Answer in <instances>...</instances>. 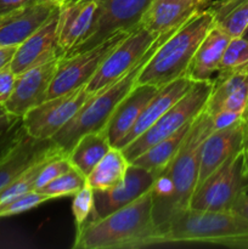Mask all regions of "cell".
<instances>
[{
  "label": "cell",
  "mask_w": 248,
  "mask_h": 249,
  "mask_svg": "<svg viewBox=\"0 0 248 249\" xmlns=\"http://www.w3.org/2000/svg\"><path fill=\"white\" fill-rule=\"evenodd\" d=\"M212 82L213 88L204 108L209 114L216 113L224 100L229 96L248 90V63L229 70H220Z\"/></svg>",
  "instance_id": "4316f807"
},
{
  "label": "cell",
  "mask_w": 248,
  "mask_h": 249,
  "mask_svg": "<svg viewBox=\"0 0 248 249\" xmlns=\"http://www.w3.org/2000/svg\"><path fill=\"white\" fill-rule=\"evenodd\" d=\"M40 0H0V16L11 14Z\"/></svg>",
  "instance_id": "e575fe53"
},
{
  "label": "cell",
  "mask_w": 248,
  "mask_h": 249,
  "mask_svg": "<svg viewBox=\"0 0 248 249\" xmlns=\"http://www.w3.org/2000/svg\"><path fill=\"white\" fill-rule=\"evenodd\" d=\"M130 32H118L94 48L73 55H63L58 61L55 75L46 94V100L67 94L87 85L101 67L107 56L128 36Z\"/></svg>",
  "instance_id": "ba28073f"
},
{
  "label": "cell",
  "mask_w": 248,
  "mask_h": 249,
  "mask_svg": "<svg viewBox=\"0 0 248 249\" xmlns=\"http://www.w3.org/2000/svg\"><path fill=\"white\" fill-rule=\"evenodd\" d=\"M58 10L21 45L17 46L10 67L17 75L32 67L65 55L58 46Z\"/></svg>",
  "instance_id": "5bb4252c"
},
{
  "label": "cell",
  "mask_w": 248,
  "mask_h": 249,
  "mask_svg": "<svg viewBox=\"0 0 248 249\" xmlns=\"http://www.w3.org/2000/svg\"><path fill=\"white\" fill-rule=\"evenodd\" d=\"M55 1H57V2H58V1H61V0H55Z\"/></svg>",
  "instance_id": "ee69618b"
},
{
  "label": "cell",
  "mask_w": 248,
  "mask_h": 249,
  "mask_svg": "<svg viewBox=\"0 0 248 249\" xmlns=\"http://www.w3.org/2000/svg\"><path fill=\"white\" fill-rule=\"evenodd\" d=\"M61 57L53 58L17 75L14 91L4 104V107L10 114L23 117L33 107L45 101Z\"/></svg>",
  "instance_id": "7c38bea8"
},
{
  "label": "cell",
  "mask_w": 248,
  "mask_h": 249,
  "mask_svg": "<svg viewBox=\"0 0 248 249\" xmlns=\"http://www.w3.org/2000/svg\"><path fill=\"white\" fill-rule=\"evenodd\" d=\"M17 74L12 71L10 65L0 70V105H4L14 91Z\"/></svg>",
  "instance_id": "836d02e7"
},
{
  "label": "cell",
  "mask_w": 248,
  "mask_h": 249,
  "mask_svg": "<svg viewBox=\"0 0 248 249\" xmlns=\"http://www.w3.org/2000/svg\"><path fill=\"white\" fill-rule=\"evenodd\" d=\"M57 151L62 150L53 140H39L26 134L0 158V191L21 177L32 165Z\"/></svg>",
  "instance_id": "e0dca14e"
},
{
  "label": "cell",
  "mask_w": 248,
  "mask_h": 249,
  "mask_svg": "<svg viewBox=\"0 0 248 249\" xmlns=\"http://www.w3.org/2000/svg\"><path fill=\"white\" fill-rule=\"evenodd\" d=\"M242 118L246 123V135H245V146H243V152L248 151V104L246 106L245 112L242 114Z\"/></svg>",
  "instance_id": "f35d334b"
},
{
  "label": "cell",
  "mask_w": 248,
  "mask_h": 249,
  "mask_svg": "<svg viewBox=\"0 0 248 249\" xmlns=\"http://www.w3.org/2000/svg\"><path fill=\"white\" fill-rule=\"evenodd\" d=\"M201 243L248 249V219L233 212L187 208L169 219L159 230L158 245Z\"/></svg>",
  "instance_id": "7a4b0ae2"
},
{
  "label": "cell",
  "mask_w": 248,
  "mask_h": 249,
  "mask_svg": "<svg viewBox=\"0 0 248 249\" xmlns=\"http://www.w3.org/2000/svg\"><path fill=\"white\" fill-rule=\"evenodd\" d=\"M231 36L213 26L197 48L185 75L192 82H204L213 79V75L220 70L224 51Z\"/></svg>",
  "instance_id": "7402d4cb"
},
{
  "label": "cell",
  "mask_w": 248,
  "mask_h": 249,
  "mask_svg": "<svg viewBox=\"0 0 248 249\" xmlns=\"http://www.w3.org/2000/svg\"><path fill=\"white\" fill-rule=\"evenodd\" d=\"M192 123H194V122H192ZM192 123L184 126V128L180 129V130H177V133L173 134V135L163 139L159 142L151 146L150 148H147L145 152L141 153L139 157H136L135 160H131L130 163L131 164L139 165V167L148 170V172L152 173L155 177L159 175L160 173L170 164L173 158L175 157L177 151L180 150L181 145L184 143L185 139H186L187 134H189V130L190 128H191Z\"/></svg>",
  "instance_id": "cb8c5ba5"
},
{
  "label": "cell",
  "mask_w": 248,
  "mask_h": 249,
  "mask_svg": "<svg viewBox=\"0 0 248 249\" xmlns=\"http://www.w3.org/2000/svg\"><path fill=\"white\" fill-rule=\"evenodd\" d=\"M182 1L191 2V4H196V5H198V4H197V0H182Z\"/></svg>",
  "instance_id": "7bdbcfd3"
},
{
  "label": "cell",
  "mask_w": 248,
  "mask_h": 249,
  "mask_svg": "<svg viewBox=\"0 0 248 249\" xmlns=\"http://www.w3.org/2000/svg\"><path fill=\"white\" fill-rule=\"evenodd\" d=\"M58 10L55 0H40L0 16V46H18Z\"/></svg>",
  "instance_id": "2e32d148"
},
{
  "label": "cell",
  "mask_w": 248,
  "mask_h": 249,
  "mask_svg": "<svg viewBox=\"0 0 248 249\" xmlns=\"http://www.w3.org/2000/svg\"><path fill=\"white\" fill-rule=\"evenodd\" d=\"M211 1L212 0H197V4H198V6L201 7V9H204Z\"/></svg>",
  "instance_id": "60d3db41"
},
{
  "label": "cell",
  "mask_w": 248,
  "mask_h": 249,
  "mask_svg": "<svg viewBox=\"0 0 248 249\" xmlns=\"http://www.w3.org/2000/svg\"><path fill=\"white\" fill-rule=\"evenodd\" d=\"M246 192H248V175L243 167V151H240L195 190L189 208L228 212Z\"/></svg>",
  "instance_id": "52a82bcc"
},
{
  "label": "cell",
  "mask_w": 248,
  "mask_h": 249,
  "mask_svg": "<svg viewBox=\"0 0 248 249\" xmlns=\"http://www.w3.org/2000/svg\"><path fill=\"white\" fill-rule=\"evenodd\" d=\"M172 32L158 36L147 50V53H145V56L126 74H124L123 77L119 78L112 84L105 87L100 91L92 94L89 100L83 105L82 108L75 113V116L51 139L53 143L68 155L75 142L79 140L80 136L88 133H92V131L105 130L114 109L130 92V90L135 87L141 71L150 61V58L152 57L160 43L164 40L165 36Z\"/></svg>",
  "instance_id": "277c9868"
},
{
  "label": "cell",
  "mask_w": 248,
  "mask_h": 249,
  "mask_svg": "<svg viewBox=\"0 0 248 249\" xmlns=\"http://www.w3.org/2000/svg\"><path fill=\"white\" fill-rule=\"evenodd\" d=\"M243 38H246V39H247V40H248V27H247V29H246V31H245V33H243Z\"/></svg>",
  "instance_id": "b9f144b4"
},
{
  "label": "cell",
  "mask_w": 248,
  "mask_h": 249,
  "mask_svg": "<svg viewBox=\"0 0 248 249\" xmlns=\"http://www.w3.org/2000/svg\"><path fill=\"white\" fill-rule=\"evenodd\" d=\"M26 130L23 128V123H22V118L15 119L7 125H4L0 128V158L10 150L14 147L24 135H26Z\"/></svg>",
  "instance_id": "d6a6232c"
},
{
  "label": "cell",
  "mask_w": 248,
  "mask_h": 249,
  "mask_svg": "<svg viewBox=\"0 0 248 249\" xmlns=\"http://www.w3.org/2000/svg\"><path fill=\"white\" fill-rule=\"evenodd\" d=\"M85 185H87V177L72 165L68 172L49 182L38 192L46 195L51 199H55L61 198V197L74 196Z\"/></svg>",
  "instance_id": "83f0119b"
},
{
  "label": "cell",
  "mask_w": 248,
  "mask_h": 249,
  "mask_svg": "<svg viewBox=\"0 0 248 249\" xmlns=\"http://www.w3.org/2000/svg\"><path fill=\"white\" fill-rule=\"evenodd\" d=\"M157 38L148 33L142 27H136L107 56L101 67L85 85V89L90 94H95L123 77L138 65L139 61L145 56Z\"/></svg>",
  "instance_id": "8fae6325"
},
{
  "label": "cell",
  "mask_w": 248,
  "mask_h": 249,
  "mask_svg": "<svg viewBox=\"0 0 248 249\" xmlns=\"http://www.w3.org/2000/svg\"><path fill=\"white\" fill-rule=\"evenodd\" d=\"M48 201H51L50 197L33 190V191L27 192V194L0 206V218H7V216L24 213V212L36 208Z\"/></svg>",
  "instance_id": "f1b7e54d"
},
{
  "label": "cell",
  "mask_w": 248,
  "mask_h": 249,
  "mask_svg": "<svg viewBox=\"0 0 248 249\" xmlns=\"http://www.w3.org/2000/svg\"><path fill=\"white\" fill-rule=\"evenodd\" d=\"M96 0H61L58 1V46L67 53L85 36L94 21Z\"/></svg>",
  "instance_id": "ac0fdd59"
},
{
  "label": "cell",
  "mask_w": 248,
  "mask_h": 249,
  "mask_svg": "<svg viewBox=\"0 0 248 249\" xmlns=\"http://www.w3.org/2000/svg\"><path fill=\"white\" fill-rule=\"evenodd\" d=\"M212 131H214L212 116L203 111L194 121L184 143L170 164L160 173L169 179L173 191L164 203L153 208V219L158 230L173 215L189 208L198 180L202 145Z\"/></svg>",
  "instance_id": "5b68a950"
},
{
  "label": "cell",
  "mask_w": 248,
  "mask_h": 249,
  "mask_svg": "<svg viewBox=\"0 0 248 249\" xmlns=\"http://www.w3.org/2000/svg\"><path fill=\"white\" fill-rule=\"evenodd\" d=\"M90 94L84 87L45 100L22 117L26 133L39 140H51L89 100Z\"/></svg>",
  "instance_id": "30bf717a"
},
{
  "label": "cell",
  "mask_w": 248,
  "mask_h": 249,
  "mask_svg": "<svg viewBox=\"0 0 248 249\" xmlns=\"http://www.w3.org/2000/svg\"><path fill=\"white\" fill-rule=\"evenodd\" d=\"M198 10V5L182 0H153L139 26L157 38L179 28Z\"/></svg>",
  "instance_id": "44dd1931"
},
{
  "label": "cell",
  "mask_w": 248,
  "mask_h": 249,
  "mask_svg": "<svg viewBox=\"0 0 248 249\" xmlns=\"http://www.w3.org/2000/svg\"><path fill=\"white\" fill-rule=\"evenodd\" d=\"M130 162L123 151L112 146L102 160L87 177V182L94 191H107L121 184L125 178Z\"/></svg>",
  "instance_id": "603a6c76"
},
{
  "label": "cell",
  "mask_w": 248,
  "mask_h": 249,
  "mask_svg": "<svg viewBox=\"0 0 248 249\" xmlns=\"http://www.w3.org/2000/svg\"><path fill=\"white\" fill-rule=\"evenodd\" d=\"M246 63H248V40L243 36L231 38L224 51L220 70L235 68Z\"/></svg>",
  "instance_id": "1f68e13d"
},
{
  "label": "cell",
  "mask_w": 248,
  "mask_h": 249,
  "mask_svg": "<svg viewBox=\"0 0 248 249\" xmlns=\"http://www.w3.org/2000/svg\"><path fill=\"white\" fill-rule=\"evenodd\" d=\"M159 230L153 219L152 187L131 203L77 229L73 248L124 249L158 245Z\"/></svg>",
  "instance_id": "6da1fadb"
},
{
  "label": "cell",
  "mask_w": 248,
  "mask_h": 249,
  "mask_svg": "<svg viewBox=\"0 0 248 249\" xmlns=\"http://www.w3.org/2000/svg\"><path fill=\"white\" fill-rule=\"evenodd\" d=\"M16 118H18V117L10 114L9 112L6 111V108L4 107V105H0V128L4 125H7V124H10L11 122H14Z\"/></svg>",
  "instance_id": "74e56055"
},
{
  "label": "cell",
  "mask_w": 248,
  "mask_h": 249,
  "mask_svg": "<svg viewBox=\"0 0 248 249\" xmlns=\"http://www.w3.org/2000/svg\"><path fill=\"white\" fill-rule=\"evenodd\" d=\"M94 21L82 40L65 55L94 48L118 32H130L140 23L153 0H96Z\"/></svg>",
  "instance_id": "9c48e42d"
},
{
  "label": "cell",
  "mask_w": 248,
  "mask_h": 249,
  "mask_svg": "<svg viewBox=\"0 0 248 249\" xmlns=\"http://www.w3.org/2000/svg\"><path fill=\"white\" fill-rule=\"evenodd\" d=\"M111 147L106 131H92L80 136L67 156L73 167L88 177Z\"/></svg>",
  "instance_id": "d4e9b609"
},
{
  "label": "cell",
  "mask_w": 248,
  "mask_h": 249,
  "mask_svg": "<svg viewBox=\"0 0 248 249\" xmlns=\"http://www.w3.org/2000/svg\"><path fill=\"white\" fill-rule=\"evenodd\" d=\"M158 90L159 88L150 84H136L117 106L105 129L113 147H117L128 135L146 105L157 94Z\"/></svg>",
  "instance_id": "ffe728a7"
},
{
  "label": "cell",
  "mask_w": 248,
  "mask_h": 249,
  "mask_svg": "<svg viewBox=\"0 0 248 249\" xmlns=\"http://www.w3.org/2000/svg\"><path fill=\"white\" fill-rule=\"evenodd\" d=\"M214 19V26L231 38L242 36L248 27V0H212L206 6Z\"/></svg>",
  "instance_id": "484cf974"
},
{
  "label": "cell",
  "mask_w": 248,
  "mask_h": 249,
  "mask_svg": "<svg viewBox=\"0 0 248 249\" xmlns=\"http://www.w3.org/2000/svg\"><path fill=\"white\" fill-rule=\"evenodd\" d=\"M94 211V190L88 185L73 196L72 213L77 229L82 228L91 216Z\"/></svg>",
  "instance_id": "4dcf8cb0"
},
{
  "label": "cell",
  "mask_w": 248,
  "mask_h": 249,
  "mask_svg": "<svg viewBox=\"0 0 248 249\" xmlns=\"http://www.w3.org/2000/svg\"><path fill=\"white\" fill-rule=\"evenodd\" d=\"M71 168H72V163L70 162L66 153H58V155L53 156L43 165L35 179V184H34V191H39L40 189H43L49 182L68 172Z\"/></svg>",
  "instance_id": "f546056e"
},
{
  "label": "cell",
  "mask_w": 248,
  "mask_h": 249,
  "mask_svg": "<svg viewBox=\"0 0 248 249\" xmlns=\"http://www.w3.org/2000/svg\"><path fill=\"white\" fill-rule=\"evenodd\" d=\"M243 167H245L246 174L248 175V151L243 152Z\"/></svg>",
  "instance_id": "ab89813d"
},
{
  "label": "cell",
  "mask_w": 248,
  "mask_h": 249,
  "mask_svg": "<svg viewBox=\"0 0 248 249\" xmlns=\"http://www.w3.org/2000/svg\"><path fill=\"white\" fill-rule=\"evenodd\" d=\"M213 26L214 19L208 9L198 10L165 36L139 74L136 84L162 88L185 75L197 48Z\"/></svg>",
  "instance_id": "3957f363"
},
{
  "label": "cell",
  "mask_w": 248,
  "mask_h": 249,
  "mask_svg": "<svg viewBox=\"0 0 248 249\" xmlns=\"http://www.w3.org/2000/svg\"><path fill=\"white\" fill-rule=\"evenodd\" d=\"M195 82H192L189 77L182 75V77L177 78L173 82L163 85L159 88L157 94L151 99V101L146 105L143 108L142 113L139 117L138 122L134 124L131 130L129 131L128 135L121 141L117 147L123 148L130 142H133L135 139L142 135L150 126H152L168 109L172 106H174L194 85Z\"/></svg>",
  "instance_id": "d6986e66"
},
{
  "label": "cell",
  "mask_w": 248,
  "mask_h": 249,
  "mask_svg": "<svg viewBox=\"0 0 248 249\" xmlns=\"http://www.w3.org/2000/svg\"><path fill=\"white\" fill-rule=\"evenodd\" d=\"M212 88H213L212 79L195 82L191 89L174 106L170 107L152 126H150L133 142L121 148L129 162L139 157L155 143L159 142L163 139L173 135L184 126L191 124L206 108Z\"/></svg>",
  "instance_id": "8992f818"
},
{
  "label": "cell",
  "mask_w": 248,
  "mask_h": 249,
  "mask_svg": "<svg viewBox=\"0 0 248 249\" xmlns=\"http://www.w3.org/2000/svg\"><path fill=\"white\" fill-rule=\"evenodd\" d=\"M246 123L241 117L237 122L219 130H214L203 141L199 158L197 187L206 181L235 153L243 151Z\"/></svg>",
  "instance_id": "4fadbf2b"
},
{
  "label": "cell",
  "mask_w": 248,
  "mask_h": 249,
  "mask_svg": "<svg viewBox=\"0 0 248 249\" xmlns=\"http://www.w3.org/2000/svg\"><path fill=\"white\" fill-rule=\"evenodd\" d=\"M155 175L139 165H129L125 178L121 184L107 191H94V211L89 220L106 216L107 214L131 203L151 190Z\"/></svg>",
  "instance_id": "9a60e30c"
},
{
  "label": "cell",
  "mask_w": 248,
  "mask_h": 249,
  "mask_svg": "<svg viewBox=\"0 0 248 249\" xmlns=\"http://www.w3.org/2000/svg\"><path fill=\"white\" fill-rule=\"evenodd\" d=\"M16 50L17 46H0V70L11 63Z\"/></svg>",
  "instance_id": "8d00e7d4"
},
{
  "label": "cell",
  "mask_w": 248,
  "mask_h": 249,
  "mask_svg": "<svg viewBox=\"0 0 248 249\" xmlns=\"http://www.w3.org/2000/svg\"><path fill=\"white\" fill-rule=\"evenodd\" d=\"M231 212L243 216V218L248 219V192L243 194L242 196L237 199V202H236L235 206L232 207Z\"/></svg>",
  "instance_id": "d590c367"
}]
</instances>
